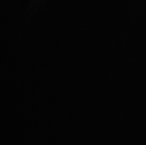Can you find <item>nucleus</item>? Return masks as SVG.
Segmentation results:
<instances>
[]
</instances>
